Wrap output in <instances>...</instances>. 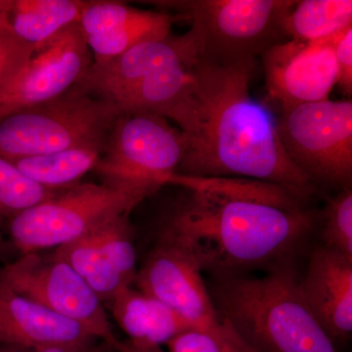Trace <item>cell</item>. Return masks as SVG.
<instances>
[{"mask_svg":"<svg viewBox=\"0 0 352 352\" xmlns=\"http://www.w3.org/2000/svg\"><path fill=\"white\" fill-rule=\"evenodd\" d=\"M254 61L197 60L188 94L166 118L185 138L184 157L175 173L261 180L307 201L316 184L285 152L276 118L250 94Z\"/></svg>","mask_w":352,"mask_h":352,"instance_id":"6da1fadb","label":"cell"},{"mask_svg":"<svg viewBox=\"0 0 352 352\" xmlns=\"http://www.w3.org/2000/svg\"><path fill=\"white\" fill-rule=\"evenodd\" d=\"M188 191L160 235L186 248L215 278L292 263L315 227L305 208Z\"/></svg>","mask_w":352,"mask_h":352,"instance_id":"7a4b0ae2","label":"cell"},{"mask_svg":"<svg viewBox=\"0 0 352 352\" xmlns=\"http://www.w3.org/2000/svg\"><path fill=\"white\" fill-rule=\"evenodd\" d=\"M208 289L221 320L258 352H338L312 314L292 263L265 276L215 278Z\"/></svg>","mask_w":352,"mask_h":352,"instance_id":"3957f363","label":"cell"},{"mask_svg":"<svg viewBox=\"0 0 352 352\" xmlns=\"http://www.w3.org/2000/svg\"><path fill=\"white\" fill-rule=\"evenodd\" d=\"M296 0L151 1L189 20L201 59L219 64L256 60L288 41L284 22Z\"/></svg>","mask_w":352,"mask_h":352,"instance_id":"277c9868","label":"cell"},{"mask_svg":"<svg viewBox=\"0 0 352 352\" xmlns=\"http://www.w3.org/2000/svg\"><path fill=\"white\" fill-rule=\"evenodd\" d=\"M120 113L110 102L72 88L0 120V157L19 159L83 146L103 150Z\"/></svg>","mask_w":352,"mask_h":352,"instance_id":"5b68a950","label":"cell"},{"mask_svg":"<svg viewBox=\"0 0 352 352\" xmlns=\"http://www.w3.org/2000/svg\"><path fill=\"white\" fill-rule=\"evenodd\" d=\"M148 197L104 182L74 185L9 219V233L21 256L56 249L129 215Z\"/></svg>","mask_w":352,"mask_h":352,"instance_id":"8992f818","label":"cell"},{"mask_svg":"<svg viewBox=\"0 0 352 352\" xmlns=\"http://www.w3.org/2000/svg\"><path fill=\"white\" fill-rule=\"evenodd\" d=\"M184 153L182 131L166 118L152 113H120L94 171L102 182L151 196L177 171Z\"/></svg>","mask_w":352,"mask_h":352,"instance_id":"52a82bcc","label":"cell"},{"mask_svg":"<svg viewBox=\"0 0 352 352\" xmlns=\"http://www.w3.org/2000/svg\"><path fill=\"white\" fill-rule=\"evenodd\" d=\"M276 124L285 152L315 184L351 187V99L281 107Z\"/></svg>","mask_w":352,"mask_h":352,"instance_id":"ba28073f","label":"cell"},{"mask_svg":"<svg viewBox=\"0 0 352 352\" xmlns=\"http://www.w3.org/2000/svg\"><path fill=\"white\" fill-rule=\"evenodd\" d=\"M0 277L17 293L80 324L116 351L120 340L113 333L103 302L62 259L53 254H22L0 268Z\"/></svg>","mask_w":352,"mask_h":352,"instance_id":"9c48e42d","label":"cell"},{"mask_svg":"<svg viewBox=\"0 0 352 352\" xmlns=\"http://www.w3.org/2000/svg\"><path fill=\"white\" fill-rule=\"evenodd\" d=\"M92 62L78 22L69 25L36 48L24 67L0 88V120L67 94Z\"/></svg>","mask_w":352,"mask_h":352,"instance_id":"30bf717a","label":"cell"},{"mask_svg":"<svg viewBox=\"0 0 352 352\" xmlns=\"http://www.w3.org/2000/svg\"><path fill=\"white\" fill-rule=\"evenodd\" d=\"M198 261L183 245L160 235L159 242L138 271L139 291L154 296L193 329L219 327L217 314Z\"/></svg>","mask_w":352,"mask_h":352,"instance_id":"8fae6325","label":"cell"},{"mask_svg":"<svg viewBox=\"0 0 352 352\" xmlns=\"http://www.w3.org/2000/svg\"><path fill=\"white\" fill-rule=\"evenodd\" d=\"M333 36L312 43L288 39L264 53L268 95L280 108L329 99L337 80Z\"/></svg>","mask_w":352,"mask_h":352,"instance_id":"7c38bea8","label":"cell"},{"mask_svg":"<svg viewBox=\"0 0 352 352\" xmlns=\"http://www.w3.org/2000/svg\"><path fill=\"white\" fill-rule=\"evenodd\" d=\"M200 56L198 43L191 31L134 46L119 56L90 65L74 87L78 91L113 104L141 82L173 65L192 61Z\"/></svg>","mask_w":352,"mask_h":352,"instance_id":"4fadbf2b","label":"cell"},{"mask_svg":"<svg viewBox=\"0 0 352 352\" xmlns=\"http://www.w3.org/2000/svg\"><path fill=\"white\" fill-rule=\"evenodd\" d=\"M179 16L145 10L124 2L88 0L78 25L94 63L108 61L147 41L170 36Z\"/></svg>","mask_w":352,"mask_h":352,"instance_id":"5bb4252c","label":"cell"},{"mask_svg":"<svg viewBox=\"0 0 352 352\" xmlns=\"http://www.w3.org/2000/svg\"><path fill=\"white\" fill-rule=\"evenodd\" d=\"M300 284L305 302L333 344L351 339L352 258L319 245Z\"/></svg>","mask_w":352,"mask_h":352,"instance_id":"9a60e30c","label":"cell"},{"mask_svg":"<svg viewBox=\"0 0 352 352\" xmlns=\"http://www.w3.org/2000/svg\"><path fill=\"white\" fill-rule=\"evenodd\" d=\"M99 340L80 324L25 298L0 277V346L19 351Z\"/></svg>","mask_w":352,"mask_h":352,"instance_id":"2e32d148","label":"cell"},{"mask_svg":"<svg viewBox=\"0 0 352 352\" xmlns=\"http://www.w3.org/2000/svg\"><path fill=\"white\" fill-rule=\"evenodd\" d=\"M113 319L129 340L142 346H168L193 329L180 315L154 296L126 287L110 302Z\"/></svg>","mask_w":352,"mask_h":352,"instance_id":"e0dca14e","label":"cell"},{"mask_svg":"<svg viewBox=\"0 0 352 352\" xmlns=\"http://www.w3.org/2000/svg\"><path fill=\"white\" fill-rule=\"evenodd\" d=\"M83 0H0V19L34 50L78 23Z\"/></svg>","mask_w":352,"mask_h":352,"instance_id":"ac0fdd59","label":"cell"},{"mask_svg":"<svg viewBox=\"0 0 352 352\" xmlns=\"http://www.w3.org/2000/svg\"><path fill=\"white\" fill-rule=\"evenodd\" d=\"M101 153L100 147L83 146L7 161L41 186L50 189H66L78 184V180L83 175L94 170Z\"/></svg>","mask_w":352,"mask_h":352,"instance_id":"d6986e66","label":"cell"},{"mask_svg":"<svg viewBox=\"0 0 352 352\" xmlns=\"http://www.w3.org/2000/svg\"><path fill=\"white\" fill-rule=\"evenodd\" d=\"M352 27L351 0H298L284 22L288 39L320 41Z\"/></svg>","mask_w":352,"mask_h":352,"instance_id":"ffe728a7","label":"cell"},{"mask_svg":"<svg viewBox=\"0 0 352 352\" xmlns=\"http://www.w3.org/2000/svg\"><path fill=\"white\" fill-rule=\"evenodd\" d=\"M53 254L69 264L102 302H110L131 286L109 263L92 235L60 245Z\"/></svg>","mask_w":352,"mask_h":352,"instance_id":"44dd1931","label":"cell"},{"mask_svg":"<svg viewBox=\"0 0 352 352\" xmlns=\"http://www.w3.org/2000/svg\"><path fill=\"white\" fill-rule=\"evenodd\" d=\"M168 184L179 185L187 190L212 192L230 198L266 201L279 207L303 208V201L284 187L250 178L194 177L173 173L166 179V185Z\"/></svg>","mask_w":352,"mask_h":352,"instance_id":"7402d4cb","label":"cell"},{"mask_svg":"<svg viewBox=\"0 0 352 352\" xmlns=\"http://www.w3.org/2000/svg\"><path fill=\"white\" fill-rule=\"evenodd\" d=\"M62 190L36 184L12 163L0 157V217L4 219H11L52 198Z\"/></svg>","mask_w":352,"mask_h":352,"instance_id":"603a6c76","label":"cell"},{"mask_svg":"<svg viewBox=\"0 0 352 352\" xmlns=\"http://www.w3.org/2000/svg\"><path fill=\"white\" fill-rule=\"evenodd\" d=\"M129 217L111 220L91 235L109 263L132 286L138 275V254Z\"/></svg>","mask_w":352,"mask_h":352,"instance_id":"cb8c5ba5","label":"cell"},{"mask_svg":"<svg viewBox=\"0 0 352 352\" xmlns=\"http://www.w3.org/2000/svg\"><path fill=\"white\" fill-rule=\"evenodd\" d=\"M168 347V352H258L223 320L210 330L186 331L171 340Z\"/></svg>","mask_w":352,"mask_h":352,"instance_id":"d4e9b609","label":"cell"},{"mask_svg":"<svg viewBox=\"0 0 352 352\" xmlns=\"http://www.w3.org/2000/svg\"><path fill=\"white\" fill-rule=\"evenodd\" d=\"M324 247L352 258V191L342 189L328 201L321 231Z\"/></svg>","mask_w":352,"mask_h":352,"instance_id":"484cf974","label":"cell"},{"mask_svg":"<svg viewBox=\"0 0 352 352\" xmlns=\"http://www.w3.org/2000/svg\"><path fill=\"white\" fill-rule=\"evenodd\" d=\"M333 54L337 64V80L342 94L351 99L352 94V27L336 34L333 39Z\"/></svg>","mask_w":352,"mask_h":352,"instance_id":"4316f807","label":"cell"},{"mask_svg":"<svg viewBox=\"0 0 352 352\" xmlns=\"http://www.w3.org/2000/svg\"><path fill=\"white\" fill-rule=\"evenodd\" d=\"M115 351L102 340H95L89 344H58L36 349L32 352H113Z\"/></svg>","mask_w":352,"mask_h":352,"instance_id":"83f0119b","label":"cell"},{"mask_svg":"<svg viewBox=\"0 0 352 352\" xmlns=\"http://www.w3.org/2000/svg\"><path fill=\"white\" fill-rule=\"evenodd\" d=\"M29 59L14 60V61L0 63V88L3 87L10 78H12L24 67Z\"/></svg>","mask_w":352,"mask_h":352,"instance_id":"f1b7e54d","label":"cell"},{"mask_svg":"<svg viewBox=\"0 0 352 352\" xmlns=\"http://www.w3.org/2000/svg\"><path fill=\"white\" fill-rule=\"evenodd\" d=\"M117 352H166L160 346H142L133 344L131 340H120L118 344Z\"/></svg>","mask_w":352,"mask_h":352,"instance_id":"f546056e","label":"cell"},{"mask_svg":"<svg viewBox=\"0 0 352 352\" xmlns=\"http://www.w3.org/2000/svg\"><path fill=\"white\" fill-rule=\"evenodd\" d=\"M3 217H0V247H1L3 238H2V223H3Z\"/></svg>","mask_w":352,"mask_h":352,"instance_id":"4dcf8cb0","label":"cell"},{"mask_svg":"<svg viewBox=\"0 0 352 352\" xmlns=\"http://www.w3.org/2000/svg\"><path fill=\"white\" fill-rule=\"evenodd\" d=\"M0 352H19V351H15V349H8V347H4V346H0Z\"/></svg>","mask_w":352,"mask_h":352,"instance_id":"1f68e13d","label":"cell"}]
</instances>
